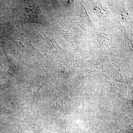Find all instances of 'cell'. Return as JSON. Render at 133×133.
<instances>
[{
  "instance_id": "6da1fadb",
  "label": "cell",
  "mask_w": 133,
  "mask_h": 133,
  "mask_svg": "<svg viewBox=\"0 0 133 133\" xmlns=\"http://www.w3.org/2000/svg\"><path fill=\"white\" fill-rule=\"evenodd\" d=\"M17 17L24 22L36 23L43 24L45 18L37 4L33 1H22L16 8Z\"/></svg>"
}]
</instances>
